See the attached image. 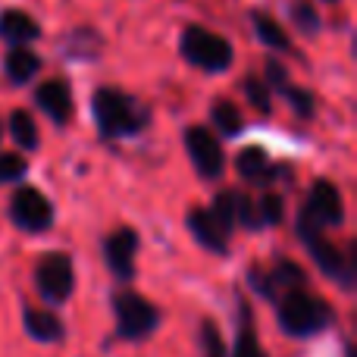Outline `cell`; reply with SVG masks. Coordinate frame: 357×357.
Returning a JSON list of instances; mask_svg holds the SVG:
<instances>
[{"label":"cell","mask_w":357,"mask_h":357,"mask_svg":"<svg viewBox=\"0 0 357 357\" xmlns=\"http://www.w3.org/2000/svg\"><path fill=\"white\" fill-rule=\"evenodd\" d=\"M91 113H94V126H98L104 142L132 138L148 129V123H151V113H148V107H142V100L119 91V88H107V85L94 91Z\"/></svg>","instance_id":"1"},{"label":"cell","mask_w":357,"mask_h":357,"mask_svg":"<svg viewBox=\"0 0 357 357\" xmlns=\"http://www.w3.org/2000/svg\"><path fill=\"white\" fill-rule=\"evenodd\" d=\"M276 320L279 329L291 339H310V335L323 333V329L333 326L335 314L320 295L307 291V285L301 289H289L276 298Z\"/></svg>","instance_id":"2"},{"label":"cell","mask_w":357,"mask_h":357,"mask_svg":"<svg viewBox=\"0 0 357 357\" xmlns=\"http://www.w3.org/2000/svg\"><path fill=\"white\" fill-rule=\"evenodd\" d=\"M298 238L307 248V254L314 257V264L326 273L329 279H339L342 289L351 291L354 289V248L351 251H339L329 238H323V229L310 220L307 213H298Z\"/></svg>","instance_id":"3"},{"label":"cell","mask_w":357,"mask_h":357,"mask_svg":"<svg viewBox=\"0 0 357 357\" xmlns=\"http://www.w3.org/2000/svg\"><path fill=\"white\" fill-rule=\"evenodd\" d=\"M178 54H182L195 69L210 73V75L226 73L235 60V50L226 38L216 35V31H210V29H204V25H195V22L182 29Z\"/></svg>","instance_id":"4"},{"label":"cell","mask_w":357,"mask_h":357,"mask_svg":"<svg viewBox=\"0 0 357 357\" xmlns=\"http://www.w3.org/2000/svg\"><path fill=\"white\" fill-rule=\"evenodd\" d=\"M113 314H116L119 339H126V342H144L160 326V310L132 289L113 295Z\"/></svg>","instance_id":"5"},{"label":"cell","mask_w":357,"mask_h":357,"mask_svg":"<svg viewBox=\"0 0 357 357\" xmlns=\"http://www.w3.org/2000/svg\"><path fill=\"white\" fill-rule=\"evenodd\" d=\"M35 285L38 295L47 304H66L69 295L75 289V270H73V257L63 251H50L38 260L35 266Z\"/></svg>","instance_id":"6"},{"label":"cell","mask_w":357,"mask_h":357,"mask_svg":"<svg viewBox=\"0 0 357 357\" xmlns=\"http://www.w3.org/2000/svg\"><path fill=\"white\" fill-rule=\"evenodd\" d=\"M10 220L16 222L22 232H47L54 226V204L31 185L13 191L10 197Z\"/></svg>","instance_id":"7"},{"label":"cell","mask_w":357,"mask_h":357,"mask_svg":"<svg viewBox=\"0 0 357 357\" xmlns=\"http://www.w3.org/2000/svg\"><path fill=\"white\" fill-rule=\"evenodd\" d=\"M185 148H188V157H191V163H195V169L201 178H220L226 173L222 144L210 129H204V126L185 129Z\"/></svg>","instance_id":"8"},{"label":"cell","mask_w":357,"mask_h":357,"mask_svg":"<svg viewBox=\"0 0 357 357\" xmlns=\"http://www.w3.org/2000/svg\"><path fill=\"white\" fill-rule=\"evenodd\" d=\"M248 282H251V289L257 291L260 298H266V301H276L282 291L307 285V273H304L301 266L295 264V260H279V264L273 266L270 273L251 266V270H248Z\"/></svg>","instance_id":"9"},{"label":"cell","mask_w":357,"mask_h":357,"mask_svg":"<svg viewBox=\"0 0 357 357\" xmlns=\"http://www.w3.org/2000/svg\"><path fill=\"white\" fill-rule=\"evenodd\" d=\"M138 238L135 229H116L113 235L104 238V264L119 282L135 279V254H138Z\"/></svg>","instance_id":"10"},{"label":"cell","mask_w":357,"mask_h":357,"mask_svg":"<svg viewBox=\"0 0 357 357\" xmlns=\"http://www.w3.org/2000/svg\"><path fill=\"white\" fill-rule=\"evenodd\" d=\"M304 213L317 222L320 229H335L345 222V201H342L339 188L326 178H317L314 188H310V197L304 204Z\"/></svg>","instance_id":"11"},{"label":"cell","mask_w":357,"mask_h":357,"mask_svg":"<svg viewBox=\"0 0 357 357\" xmlns=\"http://www.w3.org/2000/svg\"><path fill=\"white\" fill-rule=\"evenodd\" d=\"M188 229L197 238V245L207 248L210 254H226L229 251V229L220 222V216L210 207H195L188 213Z\"/></svg>","instance_id":"12"},{"label":"cell","mask_w":357,"mask_h":357,"mask_svg":"<svg viewBox=\"0 0 357 357\" xmlns=\"http://www.w3.org/2000/svg\"><path fill=\"white\" fill-rule=\"evenodd\" d=\"M35 104L54 119L56 126H66L73 116V91H69V82L63 79H50L41 82L35 88Z\"/></svg>","instance_id":"13"},{"label":"cell","mask_w":357,"mask_h":357,"mask_svg":"<svg viewBox=\"0 0 357 357\" xmlns=\"http://www.w3.org/2000/svg\"><path fill=\"white\" fill-rule=\"evenodd\" d=\"M38 38H41V22L35 16L25 10H0V41L19 47V44H35Z\"/></svg>","instance_id":"14"},{"label":"cell","mask_w":357,"mask_h":357,"mask_svg":"<svg viewBox=\"0 0 357 357\" xmlns=\"http://www.w3.org/2000/svg\"><path fill=\"white\" fill-rule=\"evenodd\" d=\"M3 73L13 85H29L41 73V56L31 50V44H19L3 56Z\"/></svg>","instance_id":"15"},{"label":"cell","mask_w":357,"mask_h":357,"mask_svg":"<svg viewBox=\"0 0 357 357\" xmlns=\"http://www.w3.org/2000/svg\"><path fill=\"white\" fill-rule=\"evenodd\" d=\"M235 169H238V176L248 178V182H270V178H276L282 173L279 167H273L270 154H266L264 148H257V144L245 148L238 157H235Z\"/></svg>","instance_id":"16"},{"label":"cell","mask_w":357,"mask_h":357,"mask_svg":"<svg viewBox=\"0 0 357 357\" xmlns=\"http://www.w3.org/2000/svg\"><path fill=\"white\" fill-rule=\"evenodd\" d=\"M22 326H25V333H29L31 339L44 342V345H50V342H63V335H66V326H63L60 317L50 314V310H38V307L25 310Z\"/></svg>","instance_id":"17"},{"label":"cell","mask_w":357,"mask_h":357,"mask_svg":"<svg viewBox=\"0 0 357 357\" xmlns=\"http://www.w3.org/2000/svg\"><path fill=\"white\" fill-rule=\"evenodd\" d=\"M248 16H251V29H254V35L260 38V44H266L270 50H282V54H289V50H291V38H289V31H285L282 25H279L276 19L270 16V13H264V10H251Z\"/></svg>","instance_id":"18"},{"label":"cell","mask_w":357,"mask_h":357,"mask_svg":"<svg viewBox=\"0 0 357 357\" xmlns=\"http://www.w3.org/2000/svg\"><path fill=\"white\" fill-rule=\"evenodd\" d=\"M10 135L22 151L38 148V126H35V119H31L29 110H13L10 113Z\"/></svg>","instance_id":"19"},{"label":"cell","mask_w":357,"mask_h":357,"mask_svg":"<svg viewBox=\"0 0 357 357\" xmlns=\"http://www.w3.org/2000/svg\"><path fill=\"white\" fill-rule=\"evenodd\" d=\"M232 357H266L264 345L257 342V333L251 329V310H248V304H241V326H238Z\"/></svg>","instance_id":"20"},{"label":"cell","mask_w":357,"mask_h":357,"mask_svg":"<svg viewBox=\"0 0 357 357\" xmlns=\"http://www.w3.org/2000/svg\"><path fill=\"white\" fill-rule=\"evenodd\" d=\"M210 116H213V123H216V129L222 132V135H238L241 129H245V119H241V113H238V107L232 104V100H216L213 104V110H210Z\"/></svg>","instance_id":"21"},{"label":"cell","mask_w":357,"mask_h":357,"mask_svg":"<svg viewBox=\"0 0 357 357\" xmlns=\"http://www.w3.org/2000/svg\"><path fill=\"white\" fill-rule=\"evenodd\" d=\"M235 226L248 229V232H257V229H264L257 201H254L251 195H241V191H235Z\"/></svg>","instance_id":"22"},{"label":"cell","mask_w":357,"mask_h":357,"mask_svg":"<svg viewBox=\"0 0 357 357\" xmlns=\"http://www.w3.org/2000/svg\"><path fill=\"white\" fill-rule=\"evenodd\" d=\"M291 22L298 25V31H304V35H317L320 31V13H317V6L310 3V0H291Z\"/></svg>","instance_id":"23"},{"label":"cell","mask_w":357,"mask_h":357,"mask_svg":"<svg viewBox=\"0 0 357 357\" xmlns=\"http://www.w3.org/2000/svg\"><path fill=\"white\" fill-rule=\"evenodd\" d=\"M245 94H248L251 107L260 113V116H270V113H273V98H270V88H266L264 79L248 75V79H245Z\"/></svg>","instance_id":"24"},{"label":"cell","mask_w":357,"mask_h":357,"mask_svg":"<svg viewBox=\"0 0 357 357\" xmlns=\"http://www.w3.org/2000/svg\"><path fill=\"white\" fill-rule=\"evenodd\" d=\"M197 342H201V354L204 357H226V342H222L220 329L213 320H204L197 329Z\"/></svg>","instance_id":"25"},{"label":"cell","mask_w":357,"mask_h":357,"mask_svg":"<svg viewBox=\"0 0 357 357\" xmlns=\"http://www.w3.org/2000/svg\"><path fill=\"white\" fill-rule=\"evenodd\" d=\"M257 210H260L264 226H279V222L285 220V197L276 195V191H266V195L257 201Z\"/></svg>","instance_id":"26"},{"label":"cell","mask_w":357,"mask_h":357,"mask_svg":"<svg viewBox=\"0 0 357 357\" xmlns=\"http://www.w3.org/2000/svg\"><path fill=\"white\" fill-rule=\"evenodd\" d=\"M94 38H100L94 29H88V25H82V29H73L69 31V38H66V54H73V56H85V60H94V50H88V41H94Z\"/></svg>","instance_id":"27"},{"label":"cell","mask_w":357,"mask_h":357,"mask_svg":"<svg viewBox=\"0 0 357 357\" xmlns=\"http://www.w3.org/2000/svg\"><path fill=\"white\" fill-rule=\"evenodd\" d=\"M282 98L289 100V104H291V110H295V113H298V116H301V119H310V116H314L317 104H314V94H310L307 88L289 85V88H285V91H282Z\"/></svg>","instance_id":"28"},{"label":"cell","mask_w":357,"mask_h":357,"mask_svg":"<svg viewBox=\"0 0 357 357\" xmlns=\"http://www.w3.org/2000/svg\"><path fill=\"white\" fill-rule=\"evenodd\" d=\"M210 210H213V213L220 216L222 226L232 232L235 229V191H220V195L213 197V207Z\"/></svg>","instance_id":"29"},{"label":"cell","mask_w":357,"mask_h":357,"mask_svg":"<svg viewBox=\"0 0 357 357\" xmlns=\"http://www.w3.org/2000/svg\"><path fill=\"white\" fill-rule=\"evenodd\" d=\"M266 88H270V91H276V94H282L285 88L291 85V79H289V69L282 66V63L276 60V56H270V60H266Z\"/></svg>","instance_id":"30"},{"label":"cell","mask_w":357,"mask_h":357,"mask_svg":"<svg viewBox=\"0 0 357 357\" xmlns=\"http://www.w3.org/2000/svg\"><path fill=\"white\" fill-rule=\"evenodd\" d=\"M29 173V163L19 154H0V182H19Z\"/></svg>","instance_id":"31"},{"label":"cell","mask_w":357,"mask_h":357,"mask_svg":"<svg viewBox=\"0 0 357 357\" xmlns=\"http://www.w3.org/2000/svg\"><path fill=\"white\" fill-rule=\"evenodd\" d=\"M323 3H342V0H323Z\"/></svg>","instance_id":"32"}]
</instances>
